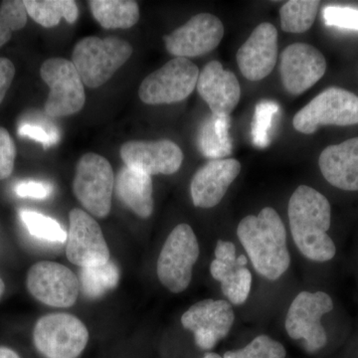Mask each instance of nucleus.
Instances as JSON below:
<instances>
[{
  "label": "nucleus",
  "instance_id": "36",
  "mask_svg": "<svg viewBox=\"0 0 358 358\" xmlns=\"http://www.w3.org/2000/svg\"><path fill=\"white\" fill-rule=\"evenodd\" d=\"M14 76L15 67L9 59L0 58V103L3 101L7 91L10 88Z\"/></svg>",
  "mask_w": 358,
  "mask_h": 358
},
{
  "label": "nucleus",
  "instance_id": "8",
  "mask_svg": "<svg viewBox=\"0 0 358 358\" xmlns=\"http://www.w3.org/2000/svg\"><path fill=\"white\" fill-rule=\"evenodd\" d=\"M199 77V67L189 59L176 57L143 80L138 96L148 105L181 102L196 88Z\"/></svg>",
  "mask_w": 358,
  "mask_h": 358
},
{
  "label": "nucleus",
  "instance_id": "34",
  "mask_svg": "<svg viewBox=\"0 0 358 358\" xmlns=\"http://www.w3.org/2000/svg\"><path fill=\"white\" fill-rule=\"evenodd\" d=\"M52 192L51 185L48 183L37 182V181H26L16 185L15 192L20 197L43 199L48 197Z\"/></svg>",
  "mask_w": 358,
  "mask_h": 358
},
{
  "label": "nucleus",
  "instance_id": "39",
  "mask_svg": "<svg viewBox=\"0 0 358 358\" xmlns=\"http://www.w3.org/2000/svg\"><path fill=\"white\" fill-rule=\"evenodd\" d=\"M203 358H223L221 357L220 355H217V353H206V355H204Z\"/></svg>",
  "mask_w": 358,
  "mask_h": 358
},
{
  "label": "nucleus",
  "instance_id": "17",
  "mask_svg": "<svg viewBox=\"0 0 358 358\" xmlns=\"http://www.w3.org/2000/svg\"><path fill=\"white\" fill-rule=\"evenodd\" d=\"M238 67L249 81H261L274 69L278 60V31L268 22L257 26L236 54Z\"/></svg>",
  "mask_w": 358,
  "mask_h": 358
},
{
  "label": "nucleus",
  "instance_id": "35",
  "mask_svg": "<svg viewBox=\"0 0 358 358\" xmlns=\"http://www.w3.org/2000/svg\"><path fill=\"white\" fill-rule=\"evenodd\" d=\"M18 134L22 136H28L34 141L43 143L45 148L53 145L57 141V136L54 133H47L42 127L36 124H24L20 127Z\"/></svg>",
  "mask_w": 358,
  "mask_h": 358
},
{
  "label": "nucleus",
  "instance_id": "6",
  "mask_svg": "<svg viewBox=\"0 0 358 358\" xmlns=\"http://www.w3.org/2000/svg\"><path fill=\"white\" fill-rule=\"evenodd\" d=\"M199 256V245L192 228L179 224L167 237L157 260L160 282L174 294L189 286L193 266Z\"/></svg>",
  "mask_w": 358,
  "mask_h": 358
},
{
  "label": "nucleus",
  "instance_id": "15",
  "mask_svg": "<svg viewBox=\"0 0 358 358\" xmlns=\"http://www.w3.org/2000/svg\"><path fill=\"white\" fill-rule=\"evenodd\" d=\"M326 71V58L312 45L294 43L282 52L280 74L284 88L292 95H301L312 88Z\"/></svg>",
  "mask_w": 358,
  "mask_h": 358
},
{
  "label": "nucleus",
  "instance_id": "32",
  "mask_svg": "<svg viewBox=\"0 0 358 358\" xmlns=\"http://www.w3.org/2000/svg\"><path fill=\"white\" fill-rule=\"evenodd\" d=\"M324 22L327 26L358 31V9L350 6H329L324 7Z\"/></svg>",
  "mask_w": 358,
  "mask_h": 358
},
{
  "label": "nucleus",
  "instance_id": "21",
  "mask_svg": "<svg viewBox=\"0 0 358 358\" xmlns=\"http://www.w3.org/2000/svg\"><path fill=\"white\" fill-rule=\"evenodd\" d=\"M117 199L141 218H148L154 211L152 176L124 166L115 178Z\"/></svg>",
  "mask_w": 358,
  "mask_h": 358
},
{
  "label": "nucleus",
  "instance_id": "33",
  "mask_svg": "<svg viewBox=\"0 0 358 358\" xmlns=\"http://www.w3.org/2000/svg\"><path fill=\"white\" fill-rule=\"evenodd\" d=\"M15 157V143L7 129L0 127V180L11 176Z\"/></svg>",
  "mask_w": 358,
  "mask_h": 358
},
{
  "label": "nucleus",
  "instance_id": "9",
  "mask_svg": "<svg viewBox=\"0 0 358 358\" xmlns=\"http://www.w3.org/2000/svg\"><path fill=\"white\" fill-rule=\"evenodd\" d=\"M42 80L50 88L45 112L50 117H67L83 109L86 103L84 83L72 61L50 58L40 69Z\"/></svg>",
  "mask_w": 358,
  "mask_h": 358
},
{
  "label": "nucleus",
  "instance_id": "2",
  "mask_svg": "<svg viewBox=\"0 0 358 358\" xmlns=\"http://www.w3.org/2000/svg\"><path fill=\"white\" fill-rule=\"evenodd\" d=\"M237 235L254 268L264 278L275 281L288 270L291 257L286 228L274 208L266 207L258 216L242 219Z\"/></svg>",
  "mask_w": 358,
  "mask_h": 358
},
{
  "label": "nucleus",
  "instance_id": "4",
  "mask_svg": "<svg viewBox=\"0 0 358 358\" xmlns=\"http://www.w3.org/2000/svg\"><path fill=\"white\" fill-rule=\"evenodd\" d=\"M89 341L83 322L69 313L44 315L35 324L33 343L45 358H78Z\"/></svg>",
  "mask_w": 358,
  "mask_h": 358
},
{
  "label": "nucleus",
  "instance_id": "1",
  "mask_svg": "<svg viewBox=\"0 0 358 358\" xmlns=\"http://www.w3.org/2000/svg\"><path fill=\"white\" fill-rule=\"evenodd\" d=\"M288 214L292 236L301 253L315 262L331 260L336 249L327 235L331 208L327 197L310 186H299L289 199Z\"/></svg>",
  "mask_w": 358,
  "mask_h": 358
},
{
  "label": "nucleus",
  "instance_id": "13",
  "mask_svg": "<svg viewBox=\"0 0 358 358\" xmlns=\"http://www.w3.org/2000/svg\"><path fill=\"white\" fill-rule=\"evenodd\" d=\"M224 36L223 23L210 13L193 16L185 25L164 37L166 50L174 57L192 58L217 48Z\"/></svg>",
  "mask_w": 358,
  "mask_h": 358
},
{
  "label": "nucleus",
  "instance_id": "31",
  "mask_svg": "<svg viewBox=\"0 0 358 358\" xmlns=\"http://www.w3.org/2000/svg\"><path fill=\"white\" fill-rule=\"evenodd\" d=\"M286 350L282 343H278L270 336H257L248 345L239 350L227 352L223 358H285Z\"/></svg>",
  "mask_w": 358,
  "mask_h": 358
},
{
  "label": "nucleus",
  "instance_id": "24",
  "mask_svg": "<svg viewBox=\"0 0 358 358\" xmlns=\"http://www.w3.org/2000/svg\"><path fill=\"white\" fill-rule=\"evenodd\" d=\"M230 115L217 117L211 115L205 120L199 133V148L204 157L222 159L232 152L229 134Z\"/></svg>",
  "mask_w": 358,
  "mask_h": 358
},
{
  "label": "nucleus",
  "instance_id": "19",
  "mask_svg": "<svg viewBox=\"0 0 358 358\" xmlns=\"http://www.w3.org/2000/svg\"><path fill=\"white\" fill-rule=\"evenodd\" d=\"M199 96L212 115L228 117L241 98V88L234 73L224 69L219 61H211L199 73L196 85Z\"/></svg>",
  "mask_w": 358,
  "mask_h": 358
},
{
  "label": "nucleus",
  "instance_id": "20",
  "mask_svg": "<svg viewBox=\"0 0 358 358\" xmlns=\"http://www.w3.org/2000/svg\"><path fill=\"white\" fill-rule=\"evenodd\" d=\"M319 166L327 182L334 187L358 192V136L324 148Z\"/></svg>",
  "mask_w": 358,
  "mask_h": 358
},
{
  "label": "nucleus",
  "instance_id": "25",
  "mask_svg": "<svg viewBox=\"0 0 358 358\" xmlns=\"http://www.w3.org/2000/svg\"><path fill=\"white\" fill-rule=\"evenodd\" d=\"M24 4L28 15L46 28L58 25L62 18L74 23L79 16L77 3L73 0H25Z\"/></svg>",
  "mask_w": 358,
  "mask_h": 358
},
{
  "label": "nucleus",
  "instance_id": "38",
  "mask_svg": "<svg viewBox=\"0 0 358 358\" xmlns=\"http://www.w3.org/2000/svg\"><path fill=\"white\" fill-rule=\"evenodd\" d=\"M0 358H20V357L11 348L0 346Z\"/></svg>",
  "mask_w": 358,
  "mask_h": 358
},
{
  "label": "nucleus",
  "instance_id": "23",
  "mask_svg": "<svg viewBox=\"0 0 358 358\" xmlns=\"http://www.w3.org/2000/svg\"><path fill=\"white\" fill-rule=\"evenodd\" d=\"M95 20L106 29H128L140 20L138 2L131 0H91Z\"/></svg>",
  "mask_w": 358,
  "mask_h": 358
},
{
  "label": "nucleus",
  "instance_id": "22",
  "mask_svg": "<svg viewBox=\"0 0 358 358\" xmlns=\"http://www.w3.org/2000/svg\"><path fill=\"white\" fill-rule=\"evenodd\" d=\"M247 257L240 255L232 262H223L217 259L212 261L210 273L233 305H242L248 299L252 286L251 272L246 268Z\"/></svg>",
  "mask_w": 358,
  "mask_h": 358
},
{
  "label": "nucleus",
  "instance_id": "26",
  "mask_svg": "<svg viewBox=\"0 0 358 358\" xmlns=\"http://www.w3.org/2000/svg\"><path fill=\"white\" fill-rule=\"evenodd\" d=\"M320 1L317 0H291L280 9L282 31L288 33H303L312 27Z\"/></svg>",
  "mask_w": 358,
  "mask_h": 358
},
{
  "label": "nucleus",
  "instance_id": "30",
  "mask_svg": "<svg viewBox=\"0 0 358 358\" xmlns=\"http://www.w3.org/2000/svg\"><path fill=\"white\" fill-rule=\"evenodd\" d=\"M24 1L6 0L0 6V47L10 40L13 32L24 28L27 23Z\"/></svg>",
  "mask_w": 358,
  "mask_h": 358
},
{
  "label": "nucleus",
  "instance_id": "12",
  "mask_svg": "<svg viewBox=\"0 0 358 358\" xmlns=\"http://www.w3.org/2000/svg\"><path fill=\"white\" fill-rule=\"evenodd\" d=\"M69 219L68 260L81 268L99 267L109 262V247L95 219L79 208L70 211Z\"/></svg>",
  "mask_w": 358,
  "mask_h": 358
},
{
  "label": "nucleus",
  "instance_id": "29",
  "mask_svg": "<svg viewBox=\"0 0 358 358\" xmlns=\"http://www.w3.org/2000/svg\"><path fill=\"white\" fill-rule=\"evenodd\" d=\"M280 107L274 101L264 100L256 106L252 122V140L258 148L268 147L273 121L279 113Z\"/></svg>",
  "mask_w": 358,
  "mask_h": 358
},
{
  "label": "nucleus",
  "instance_id": "16",
  "mask_svg": "<svg viewBox=\"0 0 358 358\" xmlns=\"http://www.w3.org/2000/svg\"><path fill=\"white\" fill-rule=\"evenodd\" d=\"M120 154L126 166L150 176L176 173L183 162L182 150L169 140L127 141Z\"/></svg>",
  "mask_w": 358,
  "mask_h": 358
},
{
  "label": "nucleus",
  "instance_id": "40",
  "mask_svg": "<svg viewBox=\"0 0 358 358\" xmlns=\"http://www.w3.org/2000/svg\"><path fill=\"white\" fill-rule=\"evenodd\" d=\"M4 289H6V286H4V282L0 279V299H1L2 294L4 293Z\"/></svg>",
  "mask_w": 358,
  "mask_h": 358
},
{
  "label": "nucleus",
  "instance_id": "27",
  "mask_svg": "<svg viewBox=\"0 0 358 358\" xmlns=\"http://www.w3.org/2000/svg\"><path fill=\"white\" fill-rule=\"evenodd\" d=\"M80 281L85 296L90 299L101 298L119 284V268L112 261L99 267L82 268Z\"/></svg>",
  "mask_w": 358,
  "mask_h": 358
},
{
  "label": "nucleus",
  "instance_id": "11",
  "mask_svg": "<svg viewBox=\"0 0 358 358\" xmlns=\"http://www.w3.org/2000/svg\"><path fill=\"white\" fill-rule=\"evenodd\" d=\"M27 288L36 300L45 305L69 308L76 303L79 280L69 268L50 261H42L30 268Z\"/></svg>",
  "mask_w": 358,
  "mask_h": 358
},
{
  "label": "nucleus",
  "instance_id": "28",
  "mask_svg": "<svg viewBox=\"0 0 358 358\" xmlns=\"http://www.w3.org/2000/svg\"><path fill=\"white\" fill-rule=\"evenodd\" d=\"M20 217L32 236L49 242L64 243L67 234L57 221L43 214L30 210L20 212Z\"/></svg>",
  "mask_w": 358,
  "mask_h": 358
},
{
  "label": "nucleus",
  "instance_id": "14",
  "mask_svg": "<svg viewBox=\"0 0 358 358\" xmlns=\"http://www.w3.org/2000/svg\"><path fill=\"white\" fill-rule=\"evenodd\" d=\"M234 320V312L227 301L208 299L188 308L181 317V324L194 334L199 348L210 350L229 334Z\"/></svg>",
  "mask_w": 358,
  "mask_h": 358
},
{
  "label": "nucleus",
  "instance_id": "18",
  "mask_svg": "<svg viewBox=\"0 0 358 358\" xmlns=\"http://www.w3.org/2000/svg\"><path fill=\"white\" fill-rule=\"evenodd\" d=\"M240 171L241 164L234 159H212L200 167L190 185L193 204L206 209L220 203Z\"/></svg>",
  "mask_w": 358,
  "mask_h": 358
},
{
  "label": "nucleus",
  "instance_id": "7",
  "mask_svg": "<svg viewBox=\"0 0 358 358\" xmlns=\"http://www.w3.org/2000/svg\"><path fill=\"white\" fill-rule=\"evenodd\" d=\"M114 188V171L109 160L93 152L80 159L73 192L87 211L98 218L109 215Z\"/></svg>",
  "mask_w": 358,
  "mask_h": 358
},
{
  "label": "nucleus",
  "instance_id": "5",
  "mask_svg": "<svg viewBox=\"0 0 358 358\" xmlns=\"http://www.w3.org/2000/svg\"><path fill=\"white\" fill-rule=\"evenodd\" d=\"M358 124V96L348 90L331 87L313 98L294 115L299 133L310 134L322 126L346 127Z\"/></svg>",
  "mask_w": 358,
  "mask_h": 358
},
{
  "label": "nucleus",
  "instance_id": "3",
  "mask_svg": "<svg viewBox=\"0 0 358 358\" xmlns=\"http://www.w3.org/2000/svg\"><path fill=\"white\" fill-rule=\"evenodd\" d=\"M133 47L117 37L89 36L80 40L72 54V63L82 81L95 89L107 83L133 54Z\"/></svg>",
  "mask_w": 358,
  "mask_h": 358
},
{
  "label": "nucleus",
  "instance_id": "37",
  "mask_svg": "<svg viewBox=\"0 0 358 358\" xmlns=\"http://www.w3.org/2000/svg\"><path fill=\"white\" fill-rule=\"evenodd\" d=\"M215 259L223 262H232L236 260V247L232 242L218 240L215 248Z\"/></svg>",
  "mask_w": 358,
  "mask_h": 358
},
{
  "label": "nucleus",
  "instance_id": "10",
  "mask_svg": "<svg viewBox=\"0 0 358 358\" xmlns=\"http://www.w3.org/2000/svg\"><path fill=\"white\" fill-rule=\"evenodd\" d=\"M333 308V300L324 292H301L294 298L287 313V333L293 339L303 341L308 352L322 350L326 345L327 336L320 320Z\"/></svg>",
  "mask_w": 358,
  "mask_h": 358
}]
</instances>
